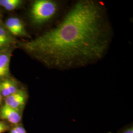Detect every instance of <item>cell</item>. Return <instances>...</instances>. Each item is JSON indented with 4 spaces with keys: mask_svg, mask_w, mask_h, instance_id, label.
<instances>
[{
    "mask_svg": "<svg viewBox=\"0 0 133 133\" xmlns=\"http://www.w3.org/2000/svg\"><path fill=\"white\" fill-rule=\"evenodd\" d=\"M111 38L104 6L95 1L82 0L55 28L20 45L49 67L69 69L100 60L107 52Z\"/></svg>",
    "mask_w": 133,
    "mask_h": 133,
    "instance_id": "6da1fadb",
    "label": "cell"
},
{
    "mask_svg": "<svg viewBox=\"0 0 133 133\" xmlns=\"http://www.w3.org/2000/svg\"><path fill=\"white\" fill-rule=\"evenodd\" d=\"M58 10L57 3L49 0H37L33 3L30 17L33 24L40 25L51 19Z\"/></svg>",
    "mask_w": 133,
    "mask_h": 133,
    "instance_id": "7a4b0ae2",
    "label": "cell"
},
{
    "mask_svg": "<svg viewBox=\"0 0 133 133\" xmlns=\"http://www.w3.org/2000/svg\"><path fill=\"white\" fill-rule=\"evenodd\" d=\"M27 98L28 96L26 91L19 89L5 98V105L14 109L22 110L26 104Z\"/></svg>",
    "mask_w": 133,
    "mask_h": 133,
    "instance_id": "3957f363",
    "label": "cell"
},
{
    "mask_svg": "<svg viewBox=\"0 0 133 133\" xmlns=\"http://www.w3.org/2000/svg\"><path fill=\"white\" fill-rule=\"evenodd\" d=\"M22 116V110L14 109L6 105H3L0 109L1 118L8 121L14 125L20 123Z\"/></svg>",
    "mask_w": 133,
    "mask_h": 133,
    "instance_id": "277c9868",
    "label": "cell"
},
{
    "mask_svg": "<svg viewBox=\"0 0 133 133\" xmlns=\"http://www.w3.org/2000/svg\"><path fill=\"white\" fill-rule=\"evenodd\" d=\"M6 30L12 35L19 37H28L23 22L17 17H11L5 22Z\"/></svg>",
    "mask_w": 133,
    "mask_h": 133,
    "instance_id": "5b68a950",
    "label": "cell"
},
{
    "mask_svg": "<svg viewBox=\"0 0 133 133\" xmlns=\"http://www.w3.org/2000/svg\"><path fill=\"white\" fill-rule=\"evenodd\" d=\"M18 90L16 84L10 79H5L0 82V93L2 96L5 98Z\"/></svg>",
    "mask_w": 133,
    "mask_h": 133,
    "instance_id": "8992f818",
    "label": "cell"
},
{
    "mask_svg": "<svg viewBox=\"0 0 133 133\" xmlns=\"http://www.w3.org/2000/svg\"><path fill=\"white\" fill-rule=\"evenodd\" d=\"M10 57L9 53L0 54V78L7 76L9 72Z\"/></svg>",
    "mask_w": 133,
    "mask_h": 133,
    "instance_id": "52a82bcc",
    "label": "cell"
},
{
    "mask_svg": "<svg viewBox=\"0 0 133 133\" xmlns=\"http://www.w3.org/2000/svg\"><path fill=\"white\" fill-rule=\"evenodd\" d=\"M14 42L8 31L0 26V48L9 45Z\"/></svg>",
    "mask_w": 133,
    "mask_h": 133,
    "instance_id": "ba28073f",
    "label": "cell"
},
{
    "mask_svg": "<svg viewBox=\"0 0 133 133\" xmlns=\"http://www.w3.org/2000/svg\"><path fill=\"white\" fill-rule=\"evenodd\" d=\"M20 0H0V5L8 10H13L21 5Z\"/></svg>",
    "mask_w": 133,
    "mask_h": 133,
    "instance_id": "9c48e42d",
    "label": "cell"
},
{
    "mask_svg": "<svg viewBox=\"0 0 133 133\" xmlns=\"http://www.w3.org/2000/svg\"><path fill=\"white\" fill-rule=\"evenodd\" d=\"M10 133H27L24 127L20 124L15 125L13 128L10 129Z\"/></svg>",
    "mask_w": 133,
    "mask_h": 133,
    "instance_id": "30bf717a",
    "label": "cell"
},
{
    "mask_svg": "<svg viewBox=\"0 0 133 133\" xmlns=\"http://www.w3.org/2000/svg\"><path fill=\"white\" fill-rule=\"evenodd\" d=\"M117 133H133V123L125 126L119 130Z\"/></svg>",
    "mask_w": 133,
    "mask_h": 133,
    "instance_id": "8fae6325",
    "label": "cell"
},
{
    "mask_svg": "<svg viewBox=\"0 0 133 133\" xmlns=\"http://www.w3.org/2000/svg\"><path fill=\"white\" fill-rule=\"evenodd\" d=\"M10 126L5 122L0 121V133H4L10 130Z\"/></svg>",
    "mask_w": 133,
    "mask_h": 133,
    "instance_id": "7c38bea8",
    "label": "cell"
},
{
    "mask_svg": "<svg viewBox=\"0 0 133 133\" xmlns=\"http://www.w3.org/2000/svg\"><path fill=\"white\" fill-rule=\"evenodd\" d=\"M2 96L1 93H0V103H1V101H2Z\"/></svg>",
    "mask_w": 133,
    "mask_h": 133,
    "instance_id": "4fadbf2b",
    "label": "cell"
},
{
    "mask_svg": "<svg viewBox=\"0 0 133 133\" xmlns=\"http://www.w3.org/2000/svg\"><path fill=\"white\" fill-rule=\"evenodd\" d=\"M111 133V132H108V133Z\"/></svg>",
    "mask_w": 133,
    "mask_h": 133,
    "instance_id": "5bb4252c",
    "label": "cell"
}]
</instances>
